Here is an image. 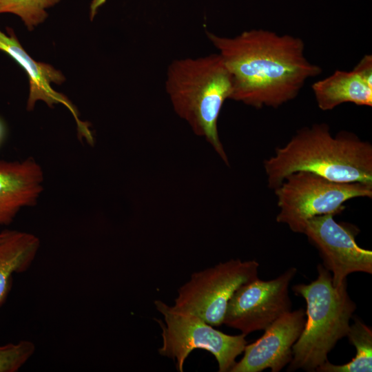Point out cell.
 <instances>
[{
  "mask_svg": "<svg viewBox=\"0 0 372 372\" xmlns=\"http://www.w3.org/2000/svg\"><path fill=\"white\" fill-rule=\"evenodd\" d=\"M318 277L309 284L295 285L292 289L306 301V321L292 347L288 371H316L327 360L338 341L347 336L356 305L347 291V280L337 287L322 264Z\"/></svg>",
  "mask_w": 372,
  "mask_h": 372,
  "instance_id": "obj_4",
  "label": "cell"
},
{
  "mask_svg": "<svg viewBox=\"0 0 372 372\" xmlns=\"http://www.w3.org/2000/svg\"><path fill=\"white\" fill-rule=\"evenodd\" d=\"M258 267L256 260L231 259L196 271L178 289L173 307L221 326L229 300L242 285L258 278Z\"/></svg>",
  "mask_w": 372,
  "mask_h": 372,
  "instance_id": "obj_7",
  "label": "cell"
},
{
  "mask_svg": "<svg viewBox=\"0 0 372 372\" xmlns=\"http://www.w3.org/2000/svg\"><path fill=\"white\" fill-rule=\"evenodd\" d=\"M61 0H0V14H14L23 21L28 30L43 23L48 17L47 9Z\"/></svg>",
  "mask_w": 372,
  "mask_h": 372,
  "instance_id": "obj_16",
  "label": "cell"
},
{
  "mask_svg": "<svg viewBox=\"0 0 372 372\" xmlns=\"http://www.w3.org/2000/svg\"><path fill=\"white\" fill-rule=\"evenodd\" d=\"M40 244L35 235L14 230L0 242V307L10 292L14 274L27 271L34 260Z\"/></svg>",
  "mask_w": 372,
  "mask_h": 372,
  "instance_id": "obj_14",
  "label": "cell"
},
{
  "mask_svg": "<svg viewBox=\"0 0 372 372\" xmlns=\"http://www.w3.org/2000/svg\"><path fill=\"white\" fill-rule=\"evenodd\" d=\"M263 167L271 189L297 172L372 186V145L353 132L333 135L327 124L314 123L298 130L285 145L276 148Z\"/></svg>",
  "mask_w": 372,
  "mask_h": 372,
  "instance_id": "obj_2",
  "label": "cell"
},
{
  "mask_svg": "<svg viewBox=\"0 0 372 372\" xmlns=\"http://www.w3.org/2000/svg\"><path fill=\"white\" fill-rule=\"evenodd\" d=\"M273 191L279 209L276 221L299 234H303L307 221L313 217L335 216L349 200L372 198L371 185L334 182L307 172L289 174Z\"/></svg>",
  "mask_w": 372,
  "mask_h": 372,
  "instance_id": "obj_5",
  "label": "cell"
},
{
  "mask_svg": "<svg viewBox=\"0 0 372 372\" xmlns=\"http://www.w3.org/2000/svg\"><path fill=\"white\" fill-rule=\"evenodd\" d=\"M311 89L318 107L329 111L345 103L372 106V81L354 68L351 71L335 70L313 83Z\"/></svg>",
  "mask_w": 372,
  "mask_h": 372,
  "instance_id": "obj_13",
  "label": "cell"
},
{
  "mask_svg": "<svg viewBox=\"0 0 372 372\" xmlns=\"http://www.w3.org/2000/svg\"><path fill=\"white\" fill-rule=\"evenodd\" d=\"M12 230H6L0 232V242L6 239L11 233Z\"/></svg>",
  "mask_w": 372,
  "mask_h": 372,
  "instance_id": "obj_20",
  "label": "cell"
},
{
  "mask_svg": "<svg viewBox=\"0 0 372 372\" xmlns=\"http://www.w3.org/2000/svg\"><path fill=\"white\" fill-rule=\"evenodd\" d=\"M154 304L164 318L163 321L156 320L162 329L160 355L176 360L177 370L183 372L189 353L204 349L214 356L219 372H229L247 344L246 335L224 333L197 316L176 310L161 300H155Z\"/></svg>",
  "mask_w": 372,
  "mask_h": 372,
  "instance_id": "obj_6",
  "label": "cell"
},
{
  "mask_svg": "<svg viewBox=\"0 0 372 372\" xmlns=\"http://www.w3.org/2000/svg\"><path fill=\"white\" fill-rule=\"evenodd\" d=\"M4 136H5V127L2 121L0 119V146L3 141Z\"/></svg>",
  "mask_w": 372,
  "mask_h": 372,
  "instance_id": "obj_19",
  "label": "cell"
},
{
  "mask_svg": "<svg viewBox=\"0 0 372 372\" xmlns=\"http://www.w3.org/2000/svg\"><path fill=\"white\" fill-rule=\"evenodd\" d=\"M35 344L30 340L0 345V372L18 371L33 355Z\"/></svg>",
  "mask_w": 372,
  "mask_h": 372,
  "instance_id": "obj_17",
  "label": "cell"
},
{
  "mask_svg": "<svg viewBox=\"0 0 372 372\" xmlns=\"http://www.w3.org/2000/svg\"><path fill=\"white\" fill-rule=\"evenodd\" d=\"M306 321L302 308L290 311L269 325L264 334L246 344L242 358L229 372H278L292 359V347L300 336Z\"/></svg>",
  "mask_w": 372,
  "mask_h": 372,
  "instance_id": "obj_10",
  "label": "cell"
},
{
  "mask_svg": "<svg viewBox=\"0 0 372 372\" xmlns=\"http://www.w3.org/2000/svg\"><path fill=\"white\" fill-rule=\"evenodd\" d=\"M333 214L312 218L303 234L319 251L322 265L332 276L337 287L351 273H372V251L358 246L355 236L359 229L351 225L338 223Z\"/></svg>",
  "mask_w": 372,
  "mask_h": 372,
  "instance_id": "obj_9",
  "label": "cell"
},
{
  "mask_svg": "<svg viewBox=\"0 0 372 372\" xmlns=\"http://www.w3.org/2000/svg\"><path fill=\"white\" fill-rule=\"evenodd\" d=\"M106 0H92L90 4V19L93 20L96 16L99 8L105 3Z\"/></svg>",
  "mask_w": 372,
  "mask_h": 372,
  "instance_id": "obj_18",
  "label": "cell"
},
{
  "mask_svg": "<svg viewBox=\"0 0 372 372\" xmlns=\"http://www.w3.org/2000/svg\"><path fill=\"white\" fill-rule=\"evenodd\" d=\"M232 89L231 75L218 53L176 59L167 69L165 90L175 112L205 138L227 165L217 125Z\"/></svg>",
  "mask_w": 372,
  "mask_h": 372,
  "instance_id": "obj_3",
  "label": "cell"
},
{
  "mask_svg": "<svg viewBox=\"0 0 372 372\" xmlns=\"http://www.w3.org/2000/svg\"><path fill=\"white\" fill-rule=\"evenodd\" d=\"M296 272V268L291 267L274 279L258 278L242 285L228 302L223 324L246 335L265 329L291 311L289 287Z\"/></svg>",
  "mask_w": 372,
  "mask_h": 372,
  "instance_id": "obj_8",
  "label": "cell"
},
{
  "mask_svg": "<svg viewBox=\"0 0 372 372\" xmlns=\"http://www.w3.org/2000/svg\"><path fill=\"white\" fill-rule=\"evenodd\" d=\"M206 34L231 75L230 99L256 109L278 108L293 100L308 79L322 72L307 59L298 37L264 29L232 37Z\"/></svg>",
  "mask_w": 372,
  "mask_h": 372,
  "instance_id": "obj_1",
  "label": "cell"
},
{
  "mask_svg": "<svg viewBox=\"0 0 372 372\" xmlns=\"http://www.w3.org/2000/svg\"><path fill=\"white\" fill-rule=\"evenodd\" d=\"M6 29L7 34L0 30V50L12 57L28 76L27 109L33 110L39 101L45 102L50 107L56 104L65 105L75 119L80 138H85L89 144L93 145L94 138L89 125L80 119L78 110L70 101L51 86L52 83H63L65 80L63 74L50 64L34 61L23 49L14 31L10 28Z\"/></svg>",
  "mask_w": 372,
  "mask_h": 372,
  "instance_id": "obj_11",
  "label": "cell"
},
{
  "mask_svg": "<svg viewBox=\"0 0 372 372\" xmlns=\"http://www.w3.org/2000/svg\"><path fill=\"white\" fill-rule=\"evenodd\" d=\"M43 182V170L34 159L0 160V226L10 224L21 208L35 205Z\"/></svg>",
  "mask_w": 372,
  "mask_h": 372,
  "instance_id": "obj_12",
  "label": "cell"
},
{
  "mask_svg": "<svg viewBox=\"0 0 372 372\" xmlns=\"http://www.w3.org/2000/svg\"><path fill=\"white\" fill-rule=\"evenodd\" d=\"M347 336L355 347L356 355L351 362L336 365L327 360L320 366L318 372H371L372 330L358 318L350 325Z\"/></svg>",
  "mask_w": 372,
  "mask_h": 372,
  "instance_id": "obj_15",
  "label": "cell"
}]
</instances>
